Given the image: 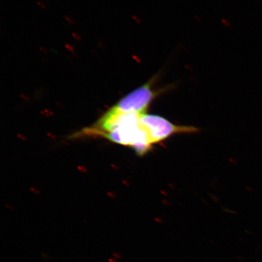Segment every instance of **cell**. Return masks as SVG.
<instances>
[{
  "label": "cell",
  "instance_id": "obj_1",
  "mask_svg": "<svg viewBox=\"0 0 262 262\" xmlns=\"http://www.w3.org/2000/svg\"><path fill=\"white\" fill-rule=\"evenodd\" d=\"M141 115L117 112L112 107L93 126L83 131L84 136H101L119 145L130 146L143 156L153 144L140 122Z\"/></svg>",
  "mask_w": 262,
  "mask_h": 262
},
{
  "label": "cell",
  "instance_id": "obj_2",
  "mask_svg": "<svg viewBox=\"0 0 262 262\" xmlns=\"http://www.w3.org/2000/svg\"><path fill=\"white\" fill-rule=\"evenodd\" d=\"M156 77L151 78L146 83L130 92L112 107L121 113L143 114L147 108L161 93L155 88Z\"/></svg>",
  "mask_w": 262,
  "mask_h": 262
},
{
  "label": "cell",
  "instance_id": "obj_3",
  "mask_svg": "<svg viewBox=\"0 0 262 262\" xmlns=\"http://www.w3.org/2000/svg\"><path fill=\"white\" fill-rule=\"evenodd\" d=\"M140 122L149 136L152 144L162 142L178 134H191L199 129L191 126H179L157 115H141Z\"/></svg>",
  "mask_w": 262,
  "mask_h": 262
}]
</instances>
